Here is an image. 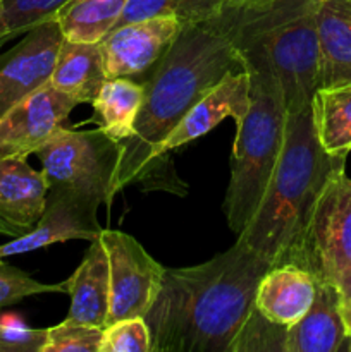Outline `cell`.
<instances>
[{"instance_id": "obj_1", "label": "cell", "mask_w": 351, "mask_h": 352, "mask_svg": "<svg viewBox=\"0 0 351 352\" xmlns=\"http://www.w3.org/2000/svg\"><path fill=\"white\" fill-rule=\"evenodd\" d=\"M236 7L181 30L160 60L143 76L145 100L134 134L123 141L117 189L148 181L160 168L158 148L196 102L227 74L246 71L234 45Z\"/></svg>"}, {"instance_id": "obj_2", "label": "cell", "mask_w": 351, "mask_h": 352, "mask_svg": "<svg viewBox=\"0 0 351 352\" xmlns=\"http://www.w3.org/2000/svg\"><path fill=\"white\" fill-rule=\"evenodd\" d=\"M268 268L240 239L202 265L165 268L160 294L145 316L151 352H229Z\"/></svg>"}, {"instance_id": "obj_3", "label": "cell", "mask_w": 351, "mask_h": 352, "mask_svg": "<svg viewBox=\"0 0 351 352\" xmlns=\"http://www.w3.org/2000/svg\"><path fill=\"white\" fill-rule=\"evenodd\" d=\"M346 157L323 150L312 109L289 113L279 164L250 223L237 236L270 267L295 265L312 210Z\"/></svg>"}, {"instance_id": "obj_4", "label": "cell", "mask_w": 351, "mask_h": 352, "mask_svg": "<svg viewBox=\"0 0 351 352\" xmlns=\"http://www.w3.org/2000/svg\"><path fill=\"white\" fill-rule=\"evenodd\" d=\"M236 7L233 40L240 55H260L277 78L286 112L310 109L320 88L319 0H270Z\"/></svg>"}, {"instance_id": "obj_5", "label": "cell", "mask_w": 351, "mask_h": 352, "mask_svg": "<svg viewBox=\"0 0 351 352\" xmlns=\"http://www.w3.org/2000/svg\"><path fill=\"white\" fill-rule=\"evenodd\" d=\"M250 76V109L236 126L231 157V179L224 212L236 236L250 223L279 164L286 136V112L281 88L270 65L260 55H243Z\"/></svg>"}, {"instance_id": "obj_6", "label": "cell", "mask_w": 351, "mask_h": 352, "mask_svg": "<svg viewBox=\"0 0 351 352\" xmlns=\"http://www.w3.org/2000/svg\"><path fill=\"white\" fill-rule=\"evenodd\" d=\"M38 155L48 191L78 195L96 205H110L117 189L123 143L102 129L76 131L61 127Z\"/></svg>"}, {"instance_id": "obj_7", "label": "cell", "mask_w": 351, "mask_h": 352, "mask_svg": "<svg viewBox=\"0 0 351 352\" xmlns=\"http://www.w3.org/2000/svg\"><path fill=\"white\" fill-rule=\"evenodd\" d=\"M295 265L317 280L334 282L351 272V177L337 168L312 210Z\"/></svg>"}, {"instance_id": "obj_8", "label": "cell", "mask_w": 351, "mask_h": 352, "mask_svg": "<svg viewBox=\"0 0 351 352\" xmlns=\"http://www.w3.org/2000/svg\"><path fill=\"white\" fill-rule=\"evenodd\" d=\"M100 241L109 258L110 306L107 325L133 316L145 318L160 294L165 268L129 234L103 229Z\"/></svg>"}, {"instance_id": "obj_9", "label": "cell", "mask_w": 351, "mask_h": 352, "mask_svg": "<svg viewBox=\"0 0 351 352\" xmlns=\"http://www.w3.org/2000/svg\"><path fill=\"white\" fill-rule=\"evenodd\" d=\"M62 40L64 33L57 17H50L0 54V117L50 81Z\"/></svg>"}, {"instance_id": "obj_10", "label": "cell", "mask_w": 351, "mask_h": 352, "mask_svg": "<svg viewBox=\"0 0 351 352\" xmlns=\"http://www.w3.org/2000/svg\"><path fill=\"white\" fill-rule=\"evenodd\" d=\"M79 105L72 96L47 82L24 96L0 117V157H24L36 153Z\"/></svg>"}, {"instance_id": "obj_11", "label": "cell", "mask_w": 351, "mask_h": 352, "mask_svg": "<svg viewBox=\"0 0 351 352\" xmlns=\"http://www.w3.org/2000/svg\"><path fill=\"white\" fill-rule=\"evenodd\" d=\"M182 24L158 16L120 24L100 40L107 78H134L150 71L169 50Z\"/></svg>"}, {"instance_id": "obj_12", "label": "cell", "mask_w": 351, "mask_h": 352, "mask_svg": "<svg viewBox=\"0 0 351 352\" xmlns=\"http://www.w3.org/2000/svg\"><path fill=\"white\" fill-rule=\"evenodd\" d=\"M96 203L64 191H48L47 206L31 230L0 246V260L72 239L95 241L102 234Z\"/></svg>"}, {"instance_id": "obj_13", "label": "cell", "mask_w": 351, "mask_h": 352, "mask_svg": "<svg viewBox=\"0 0 351 352\" xmlns=\"http://www.w3.org/2000/svg\"><path fill=\"white\" fill-rule=\"evenodd\" d=\"M248 109L250 76L246 71L227 74L200 102H196L182 117L181 122L171 131L158 148V158H164L169 151L178 150L182 144L210 133L227 117H233L236 126H240L248 113Z\"/></svg>"}, {"instance_id": "obj_14", "label": "cell", "mask_w": 351, "mask_h": 352, "mask_svg": "<svg viewBox=\"0 0 351 352\" xmlns=\"http://www.w3.org/2000/svg\"><path fill=\"white\" fill-rule=\"evenodd\" d=\"M317 294V278L298 265L270 267L258 282L255 309L268 322L291 327L306 315Z\"/></svg>"}, {"instance_id": "obj_15", "label": "cell", "mask_w": 351, "mask_h": 352, "mask_svg": "<svg viewBox=\"0 0 351 352\" xmlns=\"http://www.w3.org/2000/svg\"><path fill=\"white\" fill-rule=\"evenodd\" d=\"M348 342L336 285L317 280L313 305L284 332L282 352H337Z\"/></svg>"}, {"instance_id": "obj_16", "label": "cell", "mask_w": 351, "mask_h": 352, "mask_svg": "<svg viewBox=\"0 0 351 352\" xmlns=\"http://www.w3.org/2000/svg\"><path fill=\"white\" fill-rule=\"evenodd\" d=\"M64 282L71 296L67 318L100 330L105 329L110 306V277L109 258L100 237L92 241L79 267Z\"/></svg>"}, {"instance_id": "obj_17", "label": "cell", "mask_w": 351, "mask_h": 352, "mask_svg": "<svg viewBox=\"0 0 351 352\" xmlns=\"http://www.w3.org/2000/svg\"><path fill=\"white\" fill-rule=\"evenodd\" d=\"M48 182L24 157H0V217L31 230L47 206Z\"/></svg>"}, {"instance_id": "obj_18", "label": "cell", "mask_w": 351, "mask_h": 352, "mask_svg": "<svg viewBox=\"0 0 351 352\" xmlns=\"http://www.w3.org/2000/svg\"><path fill=\"white\" fill-rule=\"evenodd\" d=\"M320 88L351 82V0H319Z\"/></svg>"}, {"instance_id": "obj_19", "label": "cell", "mask_w": 351, "mask_h": 352, "mask_svg": "<svg viewBox=\"0 0 351 352\" xmlns=\"http://www.w3.org/2000/svg\"><path fill=\"white\" fill-rule=\"evenodd\" d=\"M100 41H72L64 38L58 48L50 85L72 96L78 103H89L107 81Z\"/></svg>"}, {"instance_id": "obj_20", "label": "cell", "mask_w": 351, "mask_h": 352, "mask_svg": "<svg viewBox=\"0 0 351 352\" xmlns=\"http://www.w3.org/2000/svg\"><path fill=\"white\" fill-rule=\"evenodd\" d=\"M145 100L143 82L131 78H110L103 82L92 105L98 129L116 141H126L134 134L136 119Z\"/></svg>"}, {"instance_id": "obj_21", "label": "cell", "mask_w": 351, "mask_h": 352, "mask_svg": "<svg viewBox=\"0 0 351 352\" xmlns=\"http://www.w3.org/2000/svg\"><path fill=\"white\" fill-rule=\"evenodd\" d=\"M310 109L323 150L348 157L351 153V82L319 88Z\"/></svg>"}, {"instance_id": "obj_22", "label": "cell", "mask_w": 351, "mask_h": 352, "mask_svg": "<svg viewBox=\"0 0 351 352\" xmlns=\"http://www.w3.org/2000/svg\"><path fill=\"white\" fill-rule=\"evenodd\" d=\"M129 0H67L55 14L64 38L100 41L123 16Z\"/></svg>"}, {"instance_id": "obj_23", "label": "cell", "mask_w": 351, "mask_h": 352, "mask_svg": "<svg viewBox=\"0 0 351 352\" xmlns=\"http://www.w3.org/2000/svg\"><path fill=\"white\" fill-rule=\"evenodd\" d=\"M226 6L227 0H129L114 28L158 16L176 17L182 26H188L215 16Z\"/></svg>"}, {"instance_id": "obj_24", "label": "cell", "mask_w": 351, "mask_h": 352, "mask_svg": "<svg viewBox=\"0 0 351 352\" xmlns=\"http://www.w3.org/2000/svg\"><path fill=\"white\" fill-rule=\"evenodd\" d=\"M67 0H2L0 47L43 21L55 17Z\"/></svg>"}, {"instance_id": "obj_25", "label": "cell", "mask_w": 351, "mask_h": 352, "mask_svg": "<svg viewBox=\"0 0 351 352\" xmlns=\"http://www.w3.org/2000/svg\"><path fill=\"white\" fill-rule=\"evenodd\" d=\"M100 352H151V330L143 316L123 318L102 330Z\"/></svg>"}, {"instance_id": "obj_26", "label": "cell", "mask_w": 351, "mask_h": 352, "mask_svg": "<svg viewBox=\"0 0 351 352\" xmlns=\"http://www.w3.org/2000/svg\"><path fill=\"white\" fill-rule=\"evenodd\" d=\"M102 330L65 318L58 325L47 329L41 352H100Z\"/></svg>"}, {"instance_id": "obj_27", "label": "cell", "mask_w": 351, "mask_h": 352, "mask_svg": "<svg viewBox=\"0 0 351 352\" xmlns=\"http://www.w3.org/2000/svg\"><path fill=\"white\" fill-rule=\"evenodd\" d=\"M48 292H55V294L64 292L65 294L67 292L65 282L43 284V282L31 278L30 275L24 274L19 268L0 260V308L23 301L24 298H31V296L36 294H48Z\"/></svg>"}, {"instance_id": "obj_28", "label": "cell", "mask_w": 351, "mask_h": 352, "mask_svg": "<svg viewBox=\"0 0 351 352\" xmlns=\"http://www.w3.org/2000/svg\"><path fill=\"white\" fill-rule=\"evenodd\" d=\"M47 340V329H28L23 323L0 322V352H41Z\"/></svg>"}, {"instance_id": "obj_29", "label": "cell", "mask_w": 351, "mask_h": 352, "mask_svg": "<svg viewBox=\"0 0 351 352\" xmlns=\"http://www.w3.org/2000/svg\"><path fill=\"white\" fill-rule=\"evenodd\" d=\"M337 291L341 318H343L344 330L348 337V349L351 351V272H346L332 282Z\"/></svg>"}, {"instance_id": "obj_30", "label": "cell", "mask_w": 351, "mask_h": 352, "mask_svg": "<svg viewBox=\"0 0 351 352\" xmlns=\"http://www.w3.org/2000/svg\"><path fill=\"white\" fill-rule=\"evenodd\" d=\"M23 234H26V230L19 229L17 226L7 222L6 219H2V217H0V236H6V237H10V239H12V237L23 236Z\"/></svg>"}, {"instance_id": "obj_31", "label": "cell", "mask_w": 351, "mask_h": 352, "mask_svg": "<svg viewBox=\"0 0 351 352\" xmlns=\"http://www.w3.org/2000/svg\"><path fill=\"white\" fill-rule=\"evenodd\" d=\"M270 0H227V6H257V3H265Z\"/></svg>"}, {"instance_id": "obj_32", "label": "cell", "mask_w": 351, "mask_h": 352, "mask_svg": "<svg viewBox=\"0 0 351 352\" xmlns=\"http://www.w3.org/2000/svg\"><path fill=\"white\" fill-rule=\"evenodd\" d=\"M0 14H2V0H0Z\"/></svg>"}]
</instances>
